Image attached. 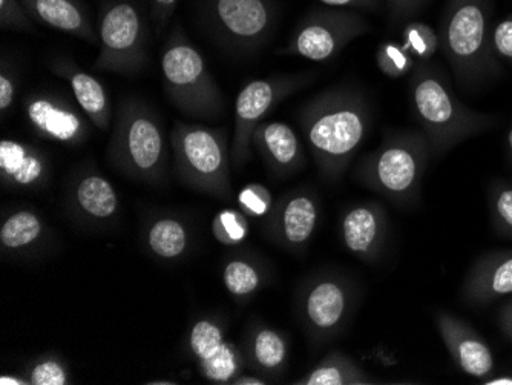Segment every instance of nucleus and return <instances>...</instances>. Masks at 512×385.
<instances>
[{
  "mask_svg": "<svg viewBox=\"0 0 512 385\" xmlns=\"http://www.w3.org/2000/svg\"><path fill=\"white\" fill-rule=\"evenodd\" d=\"M299 120L322 174L336 178L364 142L370 108L356 89L333 88L307 103Z\"/></svg>",
  "mask_w": 512,
  "mask_h": 385,
  "instance_id": "nucleus-1",
  "label": "nucleus"
},
{
  "mask_svg": "<svg viewBox=\"0 0 512 385\" xmlns=\"http://www.w3.org/2000/svg\"><path fill=\"white\" fill-rule=\"evenodd\" d=\"M414 117L430 143L431 157H444L460 143L490 131L497 117L465 105L444 74L427 63H417L410 74Z\"/></svg>",
  "mask_w": 512,
  "mask_h": 385,
  "instance_id": "nucleus-2",
  "label": "nucleus"
},
{
  "mask_svg": "<svg viewBox=\"0 0 512 385\" xmlns=\"http://www.w3.org/2000/svg\"><path fill=\"white\" fill-rule=\"evenodd\" d=\"M493 0H448L440 24V48L460 88L476 91L502 73L494 53Z\"/></svg>",
  "mask_w": 512,
  "mask_h": 385,
  "instance_id": "nucleus-3",
  "label": "nucleus"
},
{
  "mask_svg": "<svg viewBox=\"0 0 512 385\" xmlns=\"http://www.w3.org/2000/svg\"><path fill=\"white\" fill-rule=\"evenodd\" d=\"M431 149L422 131H391L362 160L358 175L367 188L398 206L414 203L427 172Z\"/></svg>",
  "mask_w": 512,
  "mask_h": 385,
  "instance_id": "nucleus-4",
  "label": "nucleus"
},
{
  "mask_svg": "<svg viewBox=\"0 0 512 385\" xmlns=\"http://www.w3.org/2000/svg\"><path fill=\"white\" fill-rule=\"evenodd\" d=\"M161 70L171 99L181 111L214 117L221 111L220 89L207 71L203 56L175 27L166 45Z\"/></svg>",
  "mask_w": 512,
  "mask_h": 385,
  "instance_id": "nucleus-5",
  "label": "nucleus"
},
{
  "mask_svg": "<svg viewBox=\"0 0 512 385\" xmlns=\"http://www.w3.org/2000/svg\"><path fill=\"white\" fill-rule=\"evenodd\" d=\"M200 14L226 47L256 51L275 33L279 8L276 0H200Z\"/></svg>",
  "mask_w": 512,
  "mask_h": 385,
  "instance_id": "nucleus-6",
  "label": "nucleus"
},
{
  "mask_svg": "<svg viewBox=\"0 0 512 385\" xmlns=\"http://www.w3.org/2000/svg\"><path fill=\"white\" fill-rule=\"evenodd\" d=\"M111 157L120 168L155 177L165 165L166 145L160 123L145 105L126 102L112 137Z\"/></svg>",
  "mask_w": 512,
  "mask_h": 385,
  "instance_id": "nucleus-7",
  "label": "nucleus"
},
{
  "mask_svg": "<svg viewBox=\"0 0 512 385\" xmlns=\"http://www.w3.org/2000/svg\"><path fill=\"white\" fill-rule=\"evenodd\" d=\"M368 31L370 24L356 11L315 8L299 22L286 47L278 53L304 57L312 62H327Z\"/></svg>",
  "mask_w": 512,
  "mask_h": 385,
  "instance_id": "nucleus-8",
  "label": "nucleus"
},
{
  "mask_svg": "<svg viewBox=\"0 0 512 385\" xmlns=\"http://www.w3.org/2000/svg\"><path fill=\"white\" fill-rule=\"evenodd\" d=\"M172 146L178 169L184 177L217 194H230L229 162L232 155L223 131L177 123L172 132Z\"/></svg>",
  "mask_w": 512,
  "mask_h": 385,
  "instance_id": "nucleus-9",
  "label": "nucleus"
},
{
  "mask_svg": "<svg viewBox=\"0 0 512 385\" xmlns=\"http://www.w3.org/2000/svg\"><path fill=\"white\" fill-rule=\"evenodd\" d=\"M99 70L134 73L145 62L146 24L132 0H109L99 24Z\"/></svg>",
  "mask_w": 512,
  "mask_h": 385,
  "instance_id": "nucleus-10",
  "label": "nucleus"
},
{
  "mask_svg": "<svg viewBox=\"0 0 512 385\" xmlns=\"http://www.w3.org/2000/svg\"><path fill=\"white\" fill-rule=\"evenodd\" d=\"M309 82V76L272 77L247 83L235 103V131L232 140V163L240 169L249 160L253 131L263 123L264 117Z\"/></svg>",
  "mask_w": 512,
  "mask_h": 385,
  "instance_id": "nucleus-11",
  "label": "nucleus"
},
{
  "mask_svg": "<svg viewBox=\"0 0 512 385\" xmlns=\"http://www.w3.org/2000/svg\"><path fill=\"white\" fill-rule=\"evenodd\" d=\"M436 326L451 359L465 375L480 381L493 376V352L473 326L444 310L436 313Z\"/></svg>",
  "mask_w": 512,
  "mask_h": 385,
  "instance_id": "nucleus-12",
  "label": "nucleus"
},
{
  "mask_svg": "<svg viewBox=\"0 0 512 385\" xmlns=\"http://www.w3.org/2000/svg\"><path fill=\"white\" fill-rule=\"evenodd\" d=\"M512 295V249L491 251L474 261L463 280L462 300L471 307H486Z\"/></svg>",
  "mask_w": 512,
  "mask_h": 385,
  "instance_id": "nucleus-13",
  "label": "nucleus"
},
{
  "mask_svg": "<svg viewBox=\"0 0 512 385\" xmlns=\"http://www.w3.org/2000/svg\"><path fill=\"white\" fill-rule=\"evenodd\" d=\"M387 234V212L378 203L355 206L342 220V240L345 247L364 261L379 258Z\"/></svg>",
  "mask_w": 512,
  "mask_h": 385,
  "instance_id": "nucleus-14",
  "label": "nucleus"
},
{
  "mask_svg": "<svg viewBox=\"0 0 512 385\" xmlns=\"http://www.w3.org/2000/svg\"><path fill=\"white\" fill-rule=\"evenodd\" d=\"M31 126L45 139L68 145L83 142L88 126L76 109L51 96H36L27 103Z\"/></svg>",
  "mask_w": 512,
  "mask_h": 385,
  "instance_id": "nucleus-15",
  "label": "nucleus"
},
{
  "mask_svg": "<svg viewBox=\"0 0 512 385\" xmlns=\"http://www.w3.org/2000/svg\"><path fill=\"white\" fill-rule=\"evenodd\" d=\"M252 145L276 175L293 174L306 162L298 135L283 122H263L258 125L253 131Z\"/></svg>",
  "mask_w": 512,
  "mask_h": 385,
  "instance_id": "nucleus-16",
  "label": "nucleus"
},
{
  "mask_svg": "<svg viewBox=\"0 0 512 385\" xmlns=\"http://www.w3.org/2000/svg\"><path fill=\"white\" fill-rule=\"evenodd\" d=\"M20 4L37 24L73 34L88 42L99 39L82 0H20Z\"/></svg>",
  "mask_w": 512,
  "mask_h": 385,
  "instance_id": "nucleus-17",
  "label": "nucleus"
},
{
  "mask_svg": "<svg viewBox=\"0 0 512 385\" xmlns=\"http://www.w3.org/2000/svg\"><path fill=\"white\" fill-rule=\"evenodd\" d=\"M191 347L207 378L218 382L234 378L238 370L237 353L224 341L220 327L211 321H198L191 332Z\"/></svg>",
  "mask_w": 512,
  "mask_h": 385,
  "instance_id": "nucleus-18",
  "label": "nucleus"
},
{
  "mask_svg": "<svg viewBox=\"0 0 512 385\" xmlns=\"http://www.w3.org/2000/svg\"><path fill=\"white\" fill-rule=\"evenodd\" d=\"M350 310V295L339 281L324 280L316 283L307 293L304 313L307 321L318 332L329 333L344 323Z\"/></svg>",
  "mask_w": 512,
  "mask_h": 385,
  "instance_id": "nucleus-19",
  "label": "nucleus"
},
{
  "mask_svg": "<svg viewBox=\"0 0 512 385\" xmlns=\"http://www.w3.org/2000/svg\"><path fill=\"white\" fill-rule=\"evenodd\" d=\"M54 71L63 79L68 80L77 103L85 111L86 116L92 120V123L100 129L108 128L111 106H109L108 94H106L102 83L96 77L77 70L69 63H56Z\"/></svg>",
  "mask_w": 512,
  "mask_h": 385,
  "instance_id": "nucleus-20",
  "label": "nucleus"
},
{
  "mask_svg": "<svg viewBox=\"0 0 512 385\" xmlns=\"http://www.w3.org/2000/svg\"><path fill=\"white\" fill-rule=\"evenodd\" d=\"M0 171L4 180L11 185H36L45 177V157L33 146L14 142V140H2Z\"/></svg>",
  "mask_w": 512,
  "mask_h": 385,
  "instance_id": "nucleus-21",
  "label": "nucleus"
},
{
  "mask_svg": "<svg viewBox=\"0 0 512 385\" xmlns=\"http://www.w3.org/2000/svg\"><path fill=\"white\" fill-rule=\"evenodd\" d=\"M318 208L310 195L298 194L284 203L278 215V234L289 246H304L315 232Z\"/></svg>",
  "mask_w": 512,
  "mask_h": 385,
  "instance_id": "nucleus-22",
  "label": "nucleus"
},
{
  "mask_svg": "<svg viewBox=\"0 0 512 385\" xmlns=\"http://www.w3.org/2000/svg\"><path fill=\"white\" fill-rule=\"evenodd\" d=\"M299 384L306 385H367L376 384L375 379L365 375L350 359L332 355L316 367Z\"/></svg>",
  "mask_w": 512,
  "mask_h": 385,
  "instance_id": "nucleus-23",
  "label": "nucleus"
},
{
  "mask_svg": "<svg viewBox=\"0 0 512 385\" xmlns=\"http://www.w3.org/2000/svg\"><path fill=\"white\" fill-rule=\"evenodd\" d=\"M77 200L92 217L108 218L117 209V194L111 183L99 175H88L77 186Z\"/></svg>",
  "mask_w": 512,
  "mask_h": 385,
  "instance_id": "nucleus-24",
  "label": "nucleus"
},
{
  "mask_svg": "<svg viewBox=\"0 0 512 385\" xmlns=\"http://www.w3.org/2000/svg\"><path fill=\"white\" fill-rule=\"evenodd\" d=\"M402 47L417 63H427L440 48V36L431 25L410 20L401 34Z\"/></svg>",
  "mask_w": 512,
  "mask_h": 385,
  "instance_id": "nucleus-25",
  "label": "nucleus"
},
{
  "mask_svg": "<svg viewBox=\"0 0 512 385\" xmlns=\"http://www.w3.org/2000/svg\"><path fill=\"white\" fill-rule=\"evenodd\" d=\"M252 356L256 366L267 372L281 369L287 358V344L275 330L263 329L256 332L252 341Z\"/></svg>",
  "mask_w": 512,
  "mask_h": 385,
  "instance_id": "nucleus-26",
  "label": "nucleus"
},
{
  "mask_svg": "<svg viewBox=\"0 0 512 385\" xmlns=\"http://www.w3.org/2000/svg\"><path fill=\"white\" fill-rule=\"evenodd\" d=\"M149 246L161 258L180 257L186 247V232L174 220H160L149 232Z\"/></svg>",
  "mask_w": 512,
  "mask_h": 385,
  "instance_id": "nucleus-27",
  "label": "nucleus"
},
{
  "mask_svg": "<svg viewBox=\"0 0 512 385\" xmlns=\"http://www.w3.org/2000/svg\"><path fill=\"white\" fill-rule=\"evenodd\" d=\"M493 228L500 237L512 238V181L496 180L488 191Z\"/></svg>",
  "mask_w": 512,
  "mask_h": 385,
  "instance_id": "nucleus-28",
  "label": "nucleus"
},
{
  "mask_svg": "<svg viewBox=\"0 0 512 385\" xmlns=\"http://www.w3.org/2000/svg\"><path fill=\"white\" fill-rule=\"evenodd\" d=\"M42 232L39 218L31 212L22 211L11 215L0 231V241L11 249L28 246L33 243Z\"/></svg>",
  "mask_w": 512,
  "mask_h": 385,
  "instance_id": "nucleus-29",
  "label": "nucleus"
},
{
  "mask_svg": "<svg viewBox=\"0 0 512 385\" xmlns=\"http://www.w3.org/2000/svg\"><path fill=\"white\" fill-rule=\"evenodd\" d=\"M376 63L381 73L390 79H399L411 74L417 65L416 60L402 47V43L393 42V40L379 45L376 51Z\"/></svg>",
  "mask_w": 512,
  "mask_h": 385,
  "instance_id": "nucleus-30",
  "label": "nucleus"
},
{
  "mask_svg": "<svg viewBox=\"0 0 512 385\" xmlns=\"http://www.w3.org/2000/svg\"><path fill=\"white\" fill-rule=\"evenodd\" d=\"M224 284L235 297H247L260 287V272L247 261H230L224 269Z\"/></svg>",
  "mask_w": 512,
  "mask_h": 385,
  "instance_id": "nucleus-31",
  "label": "nucleus"
},
{
  "mask_svg": "<svg viewBox=\"0 0 512 385\" xmlns=\"http://www.w3.org/2000/svg\"><path fill=\"white\" fill-rule=\"evenodd\" d=\"M212 231L215 238L226 246L243 243L249 234V223L246 215L238 211H223L214 218Z\"/></svg>",
  "mask_w": 512,
  "mask_h": 385,
  "instance_id": "nucleus-32",
  "label": "nucleus"
},
{
  "mask_svg": "<svg viewBox=\"0 0 512 385\" xmlns=\"http://www.w3.org/2000/svg\"><path fill=\"white\" fill-rule=\"evenodd\" d=\"M238 203H240L243 211L252 217H263L270 211L272 206V195L269 189L263 185H247L238 195Z\"/></svg>",
  "mask_w": 512,
  "mask_h": 385,
  "instance_id": "nucleus-33",
  "label": "nucleus"
},
{
  "mask_svg": "<svg viewBox=\"0 0 512 385\" xmlns=\"http://www.w3.org/2000/svg\"><path fill=\"white\" fill-rule=\"evenodd\" d=\"M0 25L4 30L31 31L34 20L20 4V0H0Z\"/></svg>",
  "mask_w": 512,
  "mask_h": 385,
  "instance_id": "nucleus-34",
  "label": "nucleus"
},
{
  "mask_svg": "<svg viewBox=\"0 0 512 385\" xmlns=\"http://www.w3.org/2000/svg\"><path fill=\"white\" fill-rule=\"evenodd\" d=\"M493 47L500 60L512 63V14L493 27Z\"/></svg>",
  "mask_w": 512,
  "mask_h": 385,
  "instance_id": "nucleus-35",
  "label": "nucleus"
},
{
  "mask_svg": "<svg viewBox=\"0 0 512 385\" xmlns=\"http://www.w3.org/2000/svg\"><path fill=\"white\" fill-rule=\"evenodd\" d=\"M34 385H65L66 375L62 367L54 361H46L34 367Z\"/></svg>",
  "mask_w": 512,
  "mask_h": 385,
  "instance_id": "nucleus-36",
  "label": "nucleus"
},
{
  "mask_svg": "<svg viewBox=\"0 0 512 385\" xmlns=\"http://www.w3.org/2000/svg\"><path fill=\"white\" fill-rule=\"evenodd\" d=\"M427 4L428 0H387L388 13L396 24L410 20Z\"/></svg>",
  "mask_w": 512,
  "mask_h": 385,
  "instance_id": "nucleus-37",
  "label": "nucleus"
},
{
  "mask_svg": "<svg viewBox=\"0 0 512 385\" xmlns=\"http://www.w3.org/2000/svg\"><path fill=\"white\" fill-rule=\"evenodd\" d=\"M178 0H151V13L158 30H163L174 14Z\"/></svg>",
  "mask_w": 512,
  "mask_h": 385,
  "instance_id": "nucleus-38",
  "label": "nucleus"
},
{
  "mask_svg": "<svg viewBox=\"0 0 512 385\" xmlns=\"http://www.w3.org/2000/svg\"><path fill=\"white\" fill-rule=\"evenodd\" d=\"M324 5L333 8H347V10L378 11L381 8V0H318Z\"/></svg>",
  "mask_w": 512,
  "mask_h": 385,
  "instance_id": "nucleus-39",
  "label": "nucleus"
},
{
  "mask_svg": "<svg viewBox=\"0 0 512 385\" xmlns=\"http://www.w3.org/2000/svg\"><path fill=\"white\" fill-rule=\"evenodd\" d=\"M16 85L7 73L0 74V111H7L13 105Z\"/></svg>",
  "mask_w": 512,
  "mask_h": 385,
  "instance_id": "nucleus-40",
  "label": "nucleus"
},
{
  "mask_svg": "<svg viewBox=\"0 0 512 385\" xmlns=\"http://www.w3.org/2000/svg\"><path fill=\"white\" fill-rule=\"evenodd\" d=\"M497 324H499V329L502 330L503 335L512 343V300H509L508 303L503 304L497 310Z\"/></svg>",
  "mask_w": 512,
  "mask_h": 385,
  "instance_id": "nucleus-41",
  "label": "nucleus"
},
{
  "mask_svg": "<svg viewBox=\"0 0 512 385\" xmlns=\"http://www.w3.org/2000/svg\"><path fill=\"white\" fill-rule=\"evenodd\" d=\"M480 384L483 385H512V373L511 375L502 376H490V378L483 379Z\"/></svg>",
  "mask_w": 512,
  "mask_h": 385,
  "instance_id": "nucleus-42",
  "label": "nucleus"
},
{
  "mask_svg": "<svg viewBox=\"0 0 512 385\" xmlns=\"http://www.w3.org/2000/svg\"><path fill=\"white\" fill-rule=\"evenodd\" d=\"M237 385H264L266 381L260 378H253V376H241L234 382Z\"/></svg>",
  "mask_w": 512,
  "mask_h": 385,
  "instance_id": "nucleus-43",
  "label": "nucleus"
},
{
  "mask_svg": "<svg viewBox=\"0 0 512 385\" xmlns=\"http://www.w3.org/2000/svg\"><path fill=\"white\" fill-rule=\"evenodd\" d=\"M506 152H508L509 162L512 163V122L508 129V135H506Z\"/></svg>",
  "mask_w": 512,
  "mask_h": 385,
  "instance_id": "nucleus-44",
  "label": "nucleus"
},
{
  "mask_svg": "<svg viewBox=\"0 0 512 385\" xmlns=\"http://www.w3.org/2000/svg\"><path fill=\"white\" fill-rule=\"evenodd\" d=\"M0 384L2 385H23L25 382L20 381V379L10 378V376H2L0 378Z\"/></svg>",
  "mask_w": 512,
  "mask_h": 385,
  "instance_id": "nucleus-45",
  "label": "nucleus"
}]
</instances>
